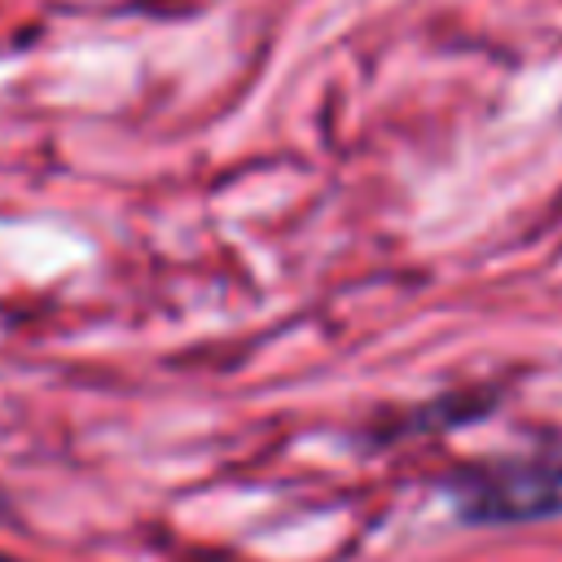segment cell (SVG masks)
Segmentation results:
<instances>
[{"mask_svg": "<svg viewBox=\"0 0 562 562\" xmlns=\"http://www.w3.org/2000/svg\"><path fill=\"white\" fill-rule=\"evenodd\" d=\"M0 562H18V558H4V553H0Z\"/></svg>", "mask_w": 562, "mask_h": 562, "instance_id": "obj_3", "label": "cell"}, {"mask_svg": "<svg viewBox=\"0 0 562 562\" xmlns=\"http://www.w3.org/2000/svg\"><path fill=\"white\" fill-rule=\"evenodd\" d=\"M4 509H9V501H4V492H0V514H4Z\"/></svg>", "mask_w": 562, "mask_h": 562, "instance_id": "obj_2", "label": "cell"}, {"mask_svg": "<svg viewBox=\"0 0 562 562\" xmlns=\"http://www.w3.org/2000/svg\"><path fill=\"white\" fill-rule=\"evenodd\" d=\"M452 505L465 522H540L562 518V443L527 457L470 465L452 479Z\"/></svg>", "mask_w": 562, "mask_h": 562, "instance_id": "obj_1", "label": "cell"}]
</instances>
